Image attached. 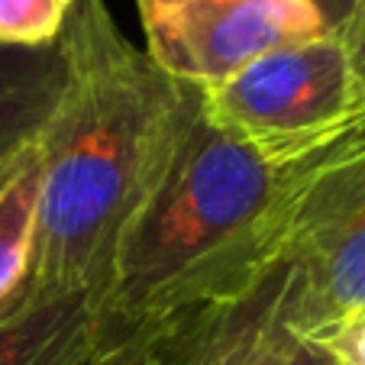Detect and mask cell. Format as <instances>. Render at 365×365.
Returning a JSON list of instances; mask_svg holds the SVG:
<instances>
[{
  "instance_id": "1",
  "label": "cell",
  "mask_w": 365,
  "mask_h": 365,
  "mask_svg": "<svg viewBox=\"0 0 365 365\" xmlns=\"http://www.w3.org/2000/svg\"><path fill=\"white\" fill-rule=\"evenodd\" d=\"M362 136L365 103L307 136H236L207 120L187 84L185 123L120 236L103 307L130 327H162L246 294L284 262L310 181Z\"/></svg>"
},
{
  "instance_id": "2",
  "label": "cell",
  "mask_w": 365,
  "mask_h": 365,
  "mask_svg": "<svg viewBox=\"0 0 365 365\" xmlns=\"http://www.w3.org/2000/svg\"><path fill=\"white\" fill-rule=\"evenodd\" d=\"M58 46L68 81L42 133L33 255L14 314L84 291L103 297L120 236L187 110V84L133 46L103 0L71 4Z\"/></svg>"
},
{
  "instance_id": "3",
  "label": "cell",
  "mask_w": 365,
  "mask_h": 365,
  "mask_svg": "<svg viewBox=\"0 0 365 365\" xmlns=\"http://www.w3.org/2000/svg\"><path fill=\"white\" fill-rule=\"evenodd\" d=\"M284 262L297 272L291 324L301 336L324 346L365 314V136L304 191Z\"/></svg>"
},
{
  "instance_id": "4",
  "label": "cell",
  "mask_w": 365,
  "mask_h": 365,
  "mask_svg": "<svg viewBox=\"0 0 365 365\" xmlns=\"http://www.w3.org/2000/svg\"><path fill=\"white\" fill-rule=\"evenodd\" d=\"M210 123L249 139L307 136L362 107L343 39L314 36L262 52L230 78L197 88Z\"/></svg>"
},
{
  "instance_id": "5",
  "label": "cell",
  "mask_w": 365,
  "mask_h": 365,
  "mask_svg": "<svg viewBox=\"0 0 365 365\" xmlns=\"http://www.w3.org/2000/svg\"><path fill=\"white\" fill-rule=\"evenodd\" d=\"M145 56L165 75L210 88L288 42L327 36L301 0H136Z\"/></svg>"
},
{
  "instance_id": "6",
  "label": "cell",
  "mask_w": 365,
  "mask_h": 365,
  "mask_svg": "<svg viewBox=\"0 0 365 365\" xmlns=\"http://www.w3.org/2000/svg\"><path fill=\"white\" fill-rule=\"evenodd\" d=\"M297 272L272 269L246 294L191 310L165 324L159 362L165 365H336L320 343L291 324Z\"/></svg>"
},
{
  "instance_id": "7",
  "label": "cell",
  "mask_w": 365,
  "mask_h": 365,
  "mask_svg": "<svg viewBox=\"0 0 365 365\" xmlns=\"http://www.w3.org/2000/svg\"><path fill=\"white\" fill-rule=\"evenodd\" d=\"M133 330L101 294H68L0 320V365H97Z\"/></svg>"
},
{
  "instance_id": "8",
  "label": "cell",
  "mask_w": 365,
  "mask_h": 365,
  "mask_svg": "<svg viewBox=\"0 0 365 365\" xmlns=\"http://www.w3.org/2000/svg\"><path fill=\"white\" fill-rule=\"evenodd\" d=\"M68 81L62 46L0 42V155L36 143L46 133Z\"/></svg>"
},
{
  "instance_id": "9",
  "label": "cell",
  "mask_w": 365,
  "mask_h": 365,
  "mask_svg": "<svg viewBox=\"0 0 365 365\" xmlns=\"http://www.w3.org/2000/svg\"><path fill=\"white\" fill-rule=\"evenodd\" d=\"M42 187V136L0 155V320L16 307L29 272Z\"/></svg>"
},
{
  "instance_id": "10",
  "label": "cell",
  "mask_w": 365,
  "mask_h": 365,
  "mask_svg": "<svg viewBox=\"0 0 365 365\" xmlns=\"http://www.w3.org/2000/svg\"><path fill=\"white\" fill-rule=\"evenodd\" d=\"M75 0H0L4 46H48L65 29Z\"/></svg>"
},
{
  "instance_id": "11",
  "label": "cell",
  "mask_w": 365,
  "mask_h": 365,
  "mask_svg": "<svg viewBox=\"0 0 365 365\" xmlns=\"http://www.w3.org/2000/svg\"><path fill=\"white\" fill-rule=\"evenodd\" d=\"M165 336V324L162 327H139L133 330L123 343H117L97 365H152L159 359V346Z\"/></svg>"
},
{
  "instance_id": "12",
  "label": "cell",
  "mask_w": 365,
  "mask_h": 365,
  "mask_svg": "<svg viewBox=\"0 0 365 365\" xmlns=\"http://www.w3.org/2000/svg\"><path fill=\"white\" fill-rule=\"evenodd\" d=\"M324 349L336 365H365V314L327 339Z\"/></svg>"
},
{
  "instance_id": "13",
  "label": "cell",
  "mask_w": 365,
  "mask_h": 365,
  "mask_svg": "<svg viewBox=\"0 0 365 365\" xmlns=\"http://www.w3.org/2000/svg\"><path fill=\"white\" fill-rule=\"evenodd\" d=\"M301 4L314 16H317L320 29H324L327 36H336V39H343L362 0H301Z\"/></svg>"
},
{
  "instance_id": "14",
  "label": "cell",
  "mask_w": 365,
  "mask_h": 365,
  "mask_svg": "<svg viewBox=\"0 0 365 365\" xmlns=\"http://www.w3.org/2000/svg\"><path fill=\"white\" fill-rule=\"evenodd\" d=\"M343 46L349 52V62H352V75H356V84H359V94L365 101V0L359 4L356 16H352L349 29L343 36Z\"/></svg>"
},
{
  "instance_id": "15",
  "label": "cell",
  "mask_w": 365,
  "mask_h": 365,
  "mask_svg": "<svg viewBox=\"0 0 365 365\" xmlns=\"http://www.w3.org/2000/svg\"><path fill=\"white\" fill-rule=\"evenodd\" d=\"M152 365H165V362H159V359H155V362H152Z\"/></svg>"
}]
</instances>
